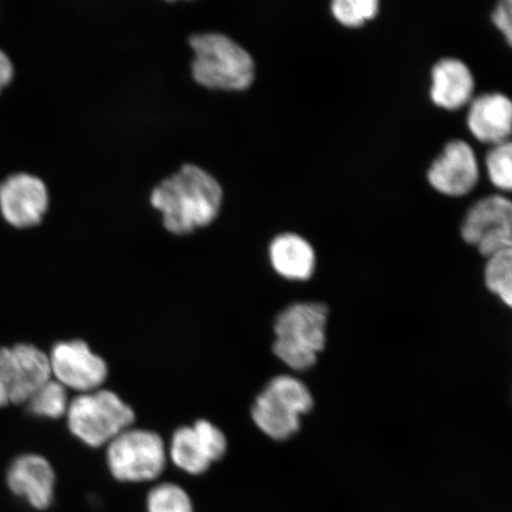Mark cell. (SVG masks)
I'll list each match as a JSON object with an SVG mask.
<instances>
[{"label": "cell", "mask_w": 512, "mask_h": 512, "mask_svg": "<svg viewBox=\"0 0 512 512\" xmlns=\"http://www.w3.org/2000/svg\"><path fill=\"white\" fill-rule=\"evenodd\" d=\"M149 202L160 215L166 232L187 236L219 220L224 190L219 178L206 168L184 163L160 179L150 192Z\"/></svg>", "instance_id": "obj_1"}, {"label": "cell", "mask_w": 512, "mask_h": 512, "mask_svg": "<svg viewBox=\"0 0 512 512\" xmlns=\"http://www.w3.org/2000/svg\"><path fill=\"white\" fill-rule=\"evenodd\" d=\"M190 74L210 92L239 93L251 88L256 76L253 56L234 38L219 31L197 32L188 38Z\"/></svg>", "instance_id": "obj_2"}, {"label": "cell", "mask_w": 512, "mask_h": 512, "mask_svg": "<svg viewBox=\"0 0 512 512\" xmlns=\"http://www.w3.org/2000/svg\"><path fill=\"white\" fill-rule=\"evenodd\" d=\"M329 309L323 303H294L274 323V355L288 368L311 369L325 349Z\"/></svg>", "instance_id": "obj_3"}, {"label": "cell", "mask_w": 512, "mask_h": 512, "mask_svg": "<svg viewBox=\"0 0 512 512\" xmlns=\"http://www.w3.org/2000/svg\"><path fill=\"white\" fill-rule=\"evenodd\" d=\"M313 405V396L303 381L279 375L256 396L252 419L268 438L285 441L299 432L302 416L310 413Z\"/></svg>", "instance_id": "obj_4"}, {"label": "cell", "mask_w": 512, "mask_h": 512, "mask_svg": "<svg viewBox=\"0 0 512 512\" xmlns=\"http://www.w3.org/2000/svg\"><path fill=\"white\" fill-rule=\"evenodd\" d=\"M66 416L74 437L95 448L107 446L134 422L132 407L117 393L104 388L76 396L70 401Z\"/></svg>", "instance_id": "obj_5"}, {"label": "cell", "mask_w": 512, "mask_h": 512, "mask_svg": "<svg viewBox=\"0 0 512 512\" xmlns=\"http://www.w3.org/2000/svg\"><path fill=\"white\" fill-rule=\"evenodd\" d=\"M164 440L156 432L127 428L107 445V465L120 482H150L162 475L166 466Z\"/></svg>", "instance_id": "obj_6"}, {"label": "cell", "mask_w": 512, "mask_h": 512, "mask_svg": "<svg viewBox=\"0 0 512 512\" xmlns=\"http://www.w3.org/2000/svg\"><path fill=\"white\" fill-rule=\"evenodd\" d=\"M50 380L46 352L25 343L0 348V407L27 403Z\"/></svg>", "instance_id": "obj_7"}, {"label": "cell", "mask_w": 512, "mask_h": 512, "mask_svg": "<svg viewBox=\"0 0 512 512\" xmlns=\"http://www.w3.org/2000/svg\"><path fill=\"white\" fill-rule=\"evenodd\" d=\"M460 232L485 258L512 248L511 202L501 195L482 198L467 211Z\"/></svg>", "instance_id": "obj_8"}, {"label": "cell", "mask_w": 512, "mask_h": 512, "mask_svg": "<svg viewBox=\"0 0 512 512\" xmlns=\"http://www.w3.org/2000/svg\"><path fill=\"white\" fill-rule=\"evenodd\" d=\"M48 357L51 379L67 390L85 394L102 388L107 380L106 361L81 339L55 344Z\"/></svg>", "instance_id": "obj_9"}, {"label": "cell", "mask_w": 512, "mask_h": 512, "mask_svg": "<svg viewBox=\"0 0 512 512\" xmlns=\"http://www.w3.org/2000/svg\"><path fill=\"white\" fill-rule=\"evenodd\" d=\"M50 209V192L41 177L16 172L0 183V214L10 226L29 229L40 226Z\"/></svg>", "instance_id": "obj_10"}, {"label": "cell", "mask_w": 512, "mask_h": 512, "mask_svg": "<svg viewBox=\"0 0 512 512\" xmlns=\"http://www.w3.org/2000/svg\"><path fill=\"white\" fill-rule=\"evenodd\" d=\"M227 448L226 435L219 427L208 420H198L172 435L170 458L178 469L198 476L226 456Z\"/></svg>", "instance_id": "obj_11"}, {"label": "cell", "mask_w": 512, "mask_h": 512, "mask_svg": "<svg viewBox=\"0 0 512 512\" xmlns=\"http://www.w3.org/2000/svg\"><path fill=\"white\" fill-rule=\"evenodd\" d=\"M432 187L447 196H464L479 181V166L475 151L463 140H452L428 169Z\"/></svg>", "instance_id": "obj_12"}, {"label": "cell", "mask_w": 512, "mask_h": 512, "mask_svg": "<svg viewBox=\"0 0 512 512\" xmlns=\"http://www.w3.org/2000/svg\"><path fill=\"white\" fill-rule=\"evenodd\" d=\"M56 476L53 466L38 454H24L10 465L9 488L32 508L46 510L54 501Z\"/></svg>", "instance_id": "obj_13"}, {"label": "cell", "mask_w": 512, "mask_h": 512, "mask_svg": "<svg viewBox=\"0 0 512 512\" xmlns=\"http://www.w3.org/2000/svg\"><path fill=\"white\" fill-rule=\"evenodd\" d=\"M467 125L479 142L492 145L508 142L512 125V104L507 95L486 93L472 100Z\"/></svg>", "instance_id": "obj_14"}, {"label": "cell", "mask_w": 512, "mask_h": 512, "mask_svg": "<svg viewBox=\"0 0 512 512\" xmlns=\"http://www.w3.org/2000/svg\"><path fill=\"white\" fill-rule=\"evenodd\" d=\"M431 99L445 110H458L472 100L475 78L467 64L454 57H445L432 69Z\"/></svg>", "instance_id": "obj_15"}, {"label": "cell", "mask_w": 512, "mask_h": 512, "mask_svg": "<svg viewBox=\"0 0 512 512\" xmlns=\"http://www.w3.org/2000/svg\"><path fill=\"white\" fill-rule=\"evenodd\" d=\"M273 270L292 281L309 280L316 270V253L311 243L294 233H284L272 240L268 248Z\"/></svg>", "instance_id": "obj_16"}, {"label": "cell", "mask_w": 512, "mask_h": 512, "mask_svg": "<svg viewBox=\"0 0 512 512\" xmlns=\"http://www.w3.org/2000/svg\"><path fill=\"white\" fill-rule=\"evenodd\" d=\"M484 270L488 290L507 306L512 304V248L489 256Z\"/></svg>", "instance_id": "obj_17"}, {"label": "cell", "mask_w": 512, "mask_h": 512, "mask_svg": "<svg viewBox=\"0 0 512 512\" xmlns=\"http://www.w3.org/2000/svg\"><path fill=\"white\" fill-rule=\"evenodd\" d=\"M29 412L40 418L60 419L69 407L68 390L51 379L37 390L27 402Z\"/></svg>", "instance_id": "obj_18"}, {"label": "cell", "mask_w": 512, "mask_h": 512, "mask_svg": "<svg viewBox=\"0 0 512 512\" xmlns=\"http://www.w3.org/2000/svg\"><path fill=\"white\" fill-rule=\"evenodd\" d=\"M147 512H194L188 492L175 483L158 484L149 492Z\"/></svg>", "instance_id": "obj_19"}, {"label": "cell", "mask_w": 512, "mask_h": 512, "mask_svg": "<svg viewBox=\"0 0 512 512\" xmlns=\"http://www.w3.org/2000/svg\"><path fill=\"white\" fill-rule=\"evenodd\" d=\"M331 11L345 27L357 28L379 14L380 3L377 0H335Z\"/></svg>", "instance_id": "obj_20"}, {"label": "cell", "mask_w": 512, "mask_h": 512, "mask_svg": "<svg viewBox=\"0 0 512 512\" xmlns=\"http://www.w3.org/2000/svg\"><path fill=\"white\" fill-rule=\"evenodd\" d=\"M486 170L492 184L503 191L512 188V145L510 140L494 145L486 156Z\"/></svg>", "instance_id": "obj_21"}, {"label": "cell", "mask_w": 512, "mask_h": 512, "mask_svg": "<svg viewBox=\"0 0 512 512\" xmlns=\"http://www.w3.org/2000/svg\"><path fill=\"white\" fill-rule=\"evenodd\" d=\"M492 23L501 31L505 41L509 46L512 44V2L511 0H502L496 5L491 14Z\"/></svg>", "instance_id": "obj_22"}, {"label": "cell", "mask_w": 512, "mask_h": 512, "mask_svg": "<svg viewBox=\"0 0 512 512\" xmlns=\"http://www.w3.org/2000/svg\"><path fill=\"white\" fill-rule=\"evenodd\" d=\"M15 78L14 62L10 56L0 49V94L11 85Z\"/></svg>", "instance_id": "obj_23"}]
</instances>
